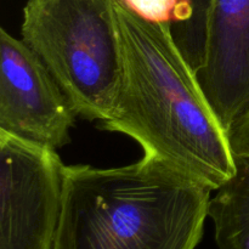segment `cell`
Listing matches in <instances>:
<instances>
[{
  "instance_id": "cell-1",
  "label": "cell",
  "mask_w": 249,
  "mask_h": 249,
  "mask_svg": "<svg viewBox=\"0 0 249 249\" xmlns=\"http://www.w3.org/2000/svg\"><path fill=\"white\" fill-rule=\"evenodd\" d=\"M121 82L100 128L130 136L153 157L212 190L236 169L228 131L167 26L114 0Z\"/></svg>"
},
{
  "instance_id": "cell-2",
  "label": "cell",
  "mask_w": 249,
  "mask_h": 249,
  "mask_svg": "<svg viewBox=\"0 0 249 249\" xmlns=\"http://www.w3.org/2000/svg\"><path fill=\"white\" fill-rule=\"evenodd\" d=\"M212 191L148 156L118 168L66 165L53 249H196Z\"/></svg>"
},
{
  "instance_id": "cell-3",
  "label": "cell",
  "mask_w": 249,
  "mask_h": 249,
  "mask_svg": "<svg viewBox=\"0 0 249 249\" xmlns=\"http://www.w3.org/2000/svg\"><path fill=\"white\" fill-rule=\"evenodd\" d=\"M21 32L78 116L111 117L122 70L114 0H27Z\"/></svg>"
},
{
  "instance_id": "cell-4",
  "label": "cell",
  "mask_w": 249,
  "mask_h": 249,
  "mask_svg": "<svg viewBox=\"0 0 249 249\" xmlns=\"http://www.w3.org/2000/svg\"><path fill=\"white\" fill-rule=\"evenodd\" d=\"M65 174L55 148L0 130V249H53Z\"/></svg>"
},
{
  "instance_id": "cell-5",
  "label": "cell",
  "mask_w": 249,
  "mask_h": 249,
  "mask_svg": "<svg viewBox=\"0 0 249 249\" xmlns=\"http://www.w3.org/2000/svg\"><path fill=\"white\" fill-rule=\"evenodd\" d=\"M77 116L40 57L0 29V130L57 150L70 142Z\"/></svg>"
},
{
  "instance_id": "cell-6",
  "label": "cell",
  "mask_w": 249,
  "mask_h": 249,
  "mask_svg": "<svg viewBox=\"0 0 249 249\" xmlns=\"http://www.w3.org/2000/svg\"><path fill=\"white\" fill-rule=\"evenodd\" d=\"M196 74L228 131L249 109V0H212L203 63Z\"/></svg>"
},
{
  "instance_id": "cell-7",
  "label": "cell",
  "mask_w": 249,
  "mask_h": 249,
  "mask_svg": "<svg viewBox=\"0 0 249 249\" xmlns=\"http://www.w3.org/2000/svg\"><path fill=\"white\" fill-rule=\"evenodd\" d=\"M236 169L209 202L208 218L219 249H249V160L235 157Z\"/></svg>"
},
{
  "instance_id": "cell-8",
  "label": "cell",
  "mask_w": 249,
  "mask_h": 249,
  "mask_svg": "<svg viewBox=\"0 0 249 249\" xmlns=\"http://www.w3.org/2000/svg\"><path fill=\"white\" fill-rule=\"evenodd\" d=\"M228 138L233 156L249 160V109L233 122L228 130Z\"/></svg>"
},
{
  "instance_id": "cell-9",
  "label": "cell",
  "mask_w": 249,
  "mask_h": 249,
  "mask_svg": "<svg viewBox=\"0 0 249 249\" xmlns=\"http://www.w3.org/2000/svg\"><path fill=\"white\" fill-rule=\"evenodd\" d=\"M203 1L206 2L207 5H211V1H212V0H203Z\"/></svg>"
}]
</instances>
